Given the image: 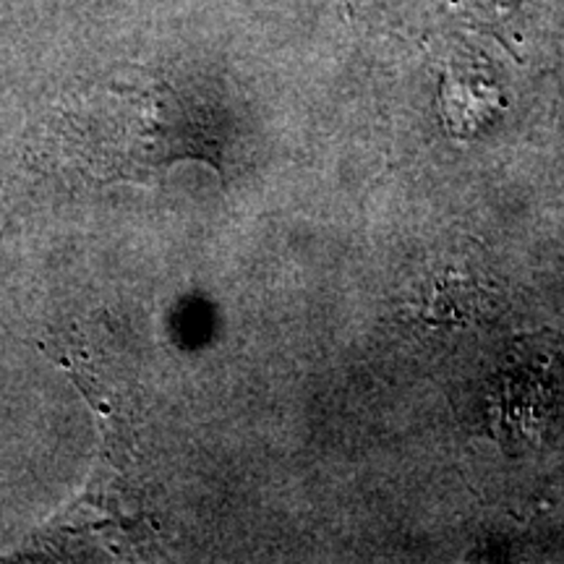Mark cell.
<instances>
[{"mask_svg": "<svg viewBox=\"0 0 564 564\" xmlns=\"http://www.w3.org/2000/svg\"><path fill=\"white\" fill-rule=\"evenodd\" d=\"M167 84L126 74L84 91L58 118V144L82 173L129 181L165 171L175 160L204 154Z\"/></svg>", "mask_w": 564, "mask_h": 564, "instance_id": "1", "label": "cell"}, {"mask_svg": "<svg viewBox=\"0 0 564 564\" xmlns=\"http://www.w3.org/2000/svg\"><path fill=\"white\" fill-rule=\"evenodd\" d=\"M436 291L432 299H429V312L440 314V319L447 322H465L476 319L478 314H484V303L478 306V301H484V288H470L468 280L455 278V274H447V278L436 280Z\"/></svg>", "mask_w": 564, "mask_h": 564, "instance_id": "2", "label": "cell"}]
</instances>
